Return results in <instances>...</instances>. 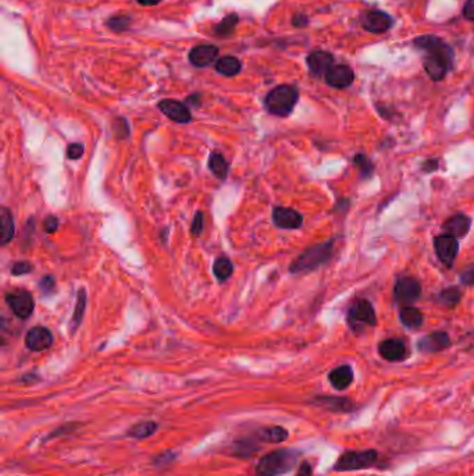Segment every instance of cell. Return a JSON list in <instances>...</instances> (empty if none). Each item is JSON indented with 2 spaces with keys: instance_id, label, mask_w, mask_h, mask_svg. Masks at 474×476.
<instances>
[{
  "instance_id": "obj_1",
  "label": "cell",
  "mask_w": 474,
  "mask_h": 476,
  "mask_svg": "<svg viewBox=\"0 0 474 476\" xmlns=\"http://www.w3.org/2000/svg\"><path fill=\"white\" fill-rule=\"evenodd\" d=\"M415 45L424 54L423 65L428 77L433 81H441L452 65L454 54L451 46L437 35L418 37Z\"/></svg>"
},
{
  "instance_id": "obj_2",
  "label": "cell",
  "mask_w": 474,
  "mask_h": 476,
  "mask_svg": "<svg viewBox=\"0 0 474 476\" xmlns=\"http://www.w3.org/2000/svg\"><path fill=\"white\" fill-rule=\"evenodd\" d=\"M297 463V453L288 449L274 450L260 458L256 472L260 476H280L290 472Z\"/></svg>"
},
{
  "instance_id": "obj_3",
  "label": "cell",
  "mask_w": 474,
  "mask_h": 476,
  "mask_svg": "<svg viewBox=\"0 0 474 476\" xmlns=\"http://www.w3.org/2000/svg\"><path fill=\"white\" fill-rule=\"evenodd\" d=\"M299 101V91L293 85H278L274 89H271L266 99L264 106L267 112L273 116L278 118H287L293 113L295 105Z\"/></svg>"
},
{
  "instance_id": "obj_4",
  "label": "cell",
  "mask_w": 474,
  "mask_h": 476,
  "mask_svg": "<svg viewBox=\"0 0 474 476\" xmlns=\"http://www.w3.org/2000/svg\"><path fill=\"white\" fill-rule=\"evenodd\" d=\"M333 252V241L323 242L313 245L303 251L297 259L293 262L290 266V270L293 273H300V272H310L323 263H326Z\"/></svg>"
},
{
  "instance_id": "obj_5",
  "label": "cell",
  "mask_w": 474,
  "mask_h": 476,
  "mask_svg": "<svg viewBox=\"0 0 474 476\" xmlns=\"http://www.w3.org/2000/svg\"><path fill=\"white\" fill-rule=\"evenodd\" d=\"M378 460L376 450H363V451H347L337 461L335 471H357L373 467Z\"/></svg>"
},
{
  "instance_id": "obj_6",
  "label": "cell",
  "mask_w": 474,
  "mask_h": 476,
  "mask_svg": "<svg viewBox=\"0 0 474 476\" xmlns=\"http://www.w3.org/2000/svg\"><path fill=\"white\" fill-rule=\"evenodd\" d=\"M4 299L11 309V312L18 318V319H28L35 308L34 298L27 290H11L7 292Z\"/></svg>"
},
{
  "instance_id": "obj_7",
  "label": "cell",
  "mask_w": 474,
  "mask_h": 476,
  "mask_svg": "<svg viewBox=\"0 0 474 476\" xmlns=\"http://www.w3.org/2000/svg\"><path fill=\"white\" fill-rule=\"evenodd\" d=\"M434 248L438 259L448 268H451L459 253V242L458 238L449 233L441 234L434 238Z\"/></svg>"
},
{
  "instance_id": "obj_8",
  "label": "cell",
  "mask_w": 474,
  "mask_h": 476,
  "mask_svg": "<svg viewBox=\"0 0 474 476\" xmlns=\"http://www.w3.org/2000/svg\"><path fill=\"white\" fill-rule=\"evenodd\" d=\"M361 27L373 34H384L394 25L390 14L380 10H369L361 14Z\"/></svg>"
},
{
  "instance_id": "obj_9",
  "label": "cell",
  "mask_w": 474,
  "mask_h": 476,
  "mask_svg": "<svg viewBox=\"0 0 474 476\" xmlns=\"http://www.w3.org/2000/svg\"><path fill=\"white\" fill-rule=\"evenodd\" d=\"M421 294V286L414 277H402L395 283L394 298L401 305H412Z\"/></svg>"
},
{
  "instance_id": "obj_10",
  "label": "cell",
  "mask_w": 474,
  "mask_h": 476,
  "mask_svg": "<svg viewBox=\"0 0 474 476\" xmlns=\"http://www.w3.org/2000/svg\"><path fill=\"white\" fill-rule=\"evenodd\" d=\"M350 322L352 327L356 329L357 326H376L377 325V318H376V311L373 305L367 299H360L352 305L348 313Z\"/></svg>"
},
{
  "instance_id": "obj_11",
  "label": "cell",
  "mask_w": 474,
  "mask_h": 476,
  "mask_svg": "<svg viewBox=\"0 0 474 476\" xmlns=\"http://www.w3.org/2000/svg\"><path fill=\"white\" fill-rule=\"evenodd\" d=\"M53 344L52 332L45 326L32 327L25 337V346L31 351H45Z\"/></svg>"
},
{
  "instance_id": "obj_12",
  "label": "cell",
  "mask_w": 474,
  "mask_h": 476,
  "mask_svg": "<svg viewBox=\"0 0 474 476\" xmlns=\"http://www.w3.org/2000/svg\"><path fill=\"white\" fill-rule=\"evenodd\" d=\"M326 77V82L333 88H347L354 82V70L347 64H334Z\"/></svg>"
},
{
  "instance_id": "obj_13",
  "label": "cell",
  "mask_w": 474,
  "mask_h": 476,
  "mask_svg": "<svg viewBox=\"0 0 474 476\" xmlns=\"http://www.w3.org/2000/svg\"><path fill=\"white\" fill-rule=\"evenodd\" d=\"M158 106L165 116H167L169 119L179 124H185L192 120L189 108L182 102H178L174 99H165V101H160Z\"/></svg>"
},
{
  "instance_id": "obj_14",
  "label": "cell",
  "mask_w": 474,
  "mask_h": 476,
  "mask_svg": "<svg viewBox=\"0 0 474 476\" xmlns=\"http://www.w3.org/2000/svg\"><path fill=\"white\" fill-rule=\"evenodd\" d=\"M273 222L280 229L295 230V229H299L302 226L303 218L299 212L294 211V209L277 206L273 211Z\"/></svg>"
},
{
  "instance_id": "obj_15",
  "label": "cell",
  "mask_w": 474,
  "mask_h": 476,
  "mask_svg": "<svg viewBox=\"0 0 474 476\" xmlns=\"http://www.w3.org/2000/svg\"><path fill=\"white\" fill-rule=\"evenodd\" d=\"M306 63L312 75L321 77L334 65V56L326 51H313L309 54Z\"/></svg>"
},
{
  "instance_id": "obj_16",
  "label": "cell",
  "mask_w": 474,
  "mask_h": 476,
  "mask_svg": "<svg viewBox=\"0 0 474 476\" xmlns=\"http://www.w3.org/2000/svg\"><path fill=\"white\" fill-rule=\"evenodd\" d=\"M451 346V339L445 332H434L424 336L418 343L417 349L421 353H438Z\"/></svg>"
},
{
  "instance_id": "obj_17",
  "label": "cell",
  "mask_w": 474,
  "mask_h": 476,
  "mask_svg": "<svg viewBox=\"0 0 474 476\" xmlns=\"http://www.w3.org/2000/svg\"><path fill=\"white\" fill-rule=\"evenodd\" d=\"M219 56V48L214 45H198L189 51L188 59L195 67H207Z\"/></svg>"
},
{
  "instance_id": "obj_18",
  "label": "cell",
  "mask_w": 474,
  "mask_h": 476,
  "mask_svg": "<svg viewBox=\"0 0 474 476\" xmlns=\"http://www.w3.org/2000/svg\"><path fill=\"white\" fill-rule=\"evenodd\" d=\"M378 353L380 356L391 361V362H398L406 358V347L404 344V342L398 340V339H388L380 343L378 346Z\"/></svg>"
},
{
  "instance_id": "obj_19",
  "label": "cell",
  "mask_w": 474,
  "mask_h": 476,
  "mask_svg": "<svg viewBox=\"0 0 474 476\" xmlns=\"http://www.w3.org/2000/svg\"><path fill=\"white\" fill-rule=\"evenodd\" d=\"M328 380L334 389L345 390L354 382V370L350 365H341L330 372Z\"/></svg>"
},
{
  "instance_id": "obj_20",
  "label": "cell",
  "mask_w": 474,
  "mask_h": 476,
  "mask_svg": "<svg viewBox=\"0 0 474 476\" xmlns=\"http://www.w3.org/2000/svg\"><path fill=\"white\" fill-rule=\"evenodd\" d=\"M470 225H472V220L466 215H455L444 223L442 229L447 233L452 234L454 237L462 238L469 233Z\"/></svg>"
},
{
  "instance_id": "obj_21",
  "label": "cell",
  "mask_w": 474,
  "mask_h": 476,
  "mask_svg": "<svg viewBox=\"0 0 474 476\" xmlns=\"http://www.w3.org/2000/svg\"><path fill=\"white\" fill-rule=\"evenodd\" d=\"M15 233V226H14V219L8 208L3 206L0 209V241L1 245L8 244Z\"/></svg>"
},
{
  "instance_id": "obj_22",
  "label": "cell",
  "mask_w": 474,
  "mask_h": 476,
  "mask_svg": "<svg viewBox=\"0 0 474 476\" xmlns=\"http://www.w3.org/2000/svg\"><path fill=\"white\" fill-rule=\"evenodd\" d=\"M316 404L330 411H335V413H350L355 408L352 401H350L348 399H338V397H317Z\"/></svg>"
},
{
  "instance_id": "obj_23",
  "label": "cell",
  "mask_w": 474,
  "mask_h": 476,
  "mask_svg": "<svg viewBox=\"0 0 474 476\" xmlns=\"http://www.w3.org/2000/svg\"><path fill=\"white\" fill-rule=\"evenodd\" d=\"M216 71L226 77H236L242 70V63L234 56H224L216 61Z\"/></svg>"
},
{
  "instance_id": "obj_24",
  "label": "cell",
  "mask_w": 474,
  "mask_h": 476,
  "mask_svg": "<svg viewBox=\"0 0 474 476\" xmlns=\"http://www.w3.org/2000/svg\"><path fill=\"white\" fill-rule=\"evenodd\" d=\"M399 320L408 329H418L424 323V316L417 308L405 306L399 313Z\"/></svg>"
},
{
  "instance_id": "obj_25",
  "label": "cell",
  "mask_w": 474,
  "mask_h": 476,
  "mask_svg": "<svg viewBox=\"0 0 474 476\" xmlns=\"http://www.w3.org/2000/svg\"><path fill=\"white\" fill-rule=\"evenodd\" d=\"M209 169L214 175L216 179L222 180V181L227 179L229 163H227L226 158L222 154L213 152L210 155V158H209Z\"/></svg>"
},
{
  "instance_id": "obj_26",
  "label": "cell",
  "mask_w": 474,
  "mask_h": 476,
  "mask_svg": "<svg viewBox=\"0 0 474 476\" xmlns=\"http://www.w3.org/2000/svg\"><path fill=\"white\" fill-rule=\"evenodd\" d=\"M238 21H239L238 14H236V13L229 14V15L224 17L217 25H214V34H216L217 37H222V38L231 37V35L236 32Z\"/></svg>"
},
{
  "instance_id": "obj_27",
  "label": "cell",
  "mask_w": 474,
  "mask_h": 476,
  "mask_svg": "<svg viewBox=\"0 0 474 476\" xmlns=\"http://www.w3.org/2000/svg\"><path fill=\"white\" fill-rule=\"evenodd\" d=\"M259 437L267 443H283L288 439V432L281 426L264 427L259 432Z\"/></svg>"
},
{
  "instance_id": "obj_28",
  "label": "cell",
  "mask_w": 474,
  "mask_h": 476,
  "mask_svg": "<svg viewBox=\"0 0 474 476\" xmlns=\"http://www.w3.org/2000/svg\"><path fill=\"white\" fill-rule=\"evenodd\" d=\"M233 272H234V266H233V263L230 262L229 258L223 256V258H217L214 261V263H213V273L217 277V280L226 282L227 279L231 277Z\"/></svg>"
},
{
  "instance_id": "obj_29",
  "label": "cell",
  "mask_w": 474,
  "mask_h": 476,
  "mask_svg": "<svg viewBox=\"0 0 474 476\" xmlns=\"http://www.w3.org/2000/svg\"><path fill=\"white\" fill-rule=\"evenodd\" d=\"M156 430H158V423L152 420H146V422H141L132 426L128 430V436L134 439H146V437H150Z\"/></svg>"
},
{
  "instance_id": "obj_30",
  "label": "cell",
  "mask_w": 474,
  "mask_h": 476,
  "mask_svg": "<svg viewBox=\"0 0 474 476\" xmlns=\"http://www.w3.org/2000/svg\"><path fill=\"white\" fill-rule=\"evenodd\" d=\"M85 305H87V294L85 290L81 289L78 296H77V303H75V309H74V315L70 323L71 327V333H75V330L79 327L82 316H84V311H85Z\"/></svg>"
},
{
  "instance_id": "obj_31",
  "label": "cell",
  "mask_w": 474,
  "mask_h": 476,
  "mask_svg": "<svg viewBox=\"0 0 474 476\" xmlns=\"http://www.w3.org/2000/svg\"><path fill=\"white\" fill-rule=\"evenodd\" d=\"M132 18L127 14H119V15H113L106 21V25L115 31V32H124L129 28Z\"/></svg>"
},
{
  "instance_id": "obj_32",
  "label": "cell",
  "mask_w": 474,
  "mask_h": 476,
  "mask_svg": "<svg viewBox=\"0 0 474 476\" xmlns=\"http://www.w3.org/2000/svg\"><path fill=\"white\" fill-rule=\"evenodd\" d=\"M354 163H355L356 168L359 169V172H360V175H361L363 179H369V177L373 176L374 165H373V162L366 155H363V154L356 155Z\"/></svg>"
},
{
  "instance_id": "obj_33",
  "label": "cell",
  "mask_w": 474,
  "mask_h": 476,
  "mask_svg": "<svg viewBox=\"0 0 474 476\" xmlns=\"http://www.w3.org/2000/svg\"><path fill=\"white\" fill-rule=\"evenodd\" d=\"M461 298H462V293L458 287H449L440 293V299L448 306L458 305L461 302Z\"/></svg>"
},
{
  "instance_id": "obj_34",
  "label": "cell",
  "mask_w": 474,
  "mask_h": 476,
  "mask_svg": "<svg viewBox=\"0 0 474 476\" xmlns=\"http://www.w3.org/2000/svg\"><path fill=\"white\" fill-rule=\"evenodd\" d=\"M32 270V265L27 261L23 262H15L11 268V275L14 276H21V275H28Z\"/></svg>"
},
{
  "instance_id": "obj_35",
  "label": "cell",
  "mask_w": 474,
  "mask_h": 476,
  "mask_svg": "<svg viewBox=\"0 0 474 476\" xmlns=\"http://www.w3.org/2000/svg\"><path fill=\"white\" fill-rule=\"evenodd\" d=\"M84 155V145L82 144H71L67 148V158L71 161L79 159Z\"/></svg>"
},
{
  "instance_id": "obj_36",
  "label": "cell",
  "mask_w": 474,
  "mask_h": 476,
  "mask_svg": "<svg viewBox=\"0 0 474 476\" xmlns=\"http://www.w3.org/2000/svg\"><path fill=\"white\" fill-rule=\"evenodd\" d=\"M44 229L49 234L58 232V229H59V219L56 216H48L45 219V222H44Z\"/></svg>"
},
{
  "instance_id": "obj_37",
  "label": "cell",
  "mask_w": 474,
  "mask_h": 476,
  "mask_svg": "<svg viewBox=\"0 0 474 476\" xmlns=\"http://www.w3.org/2000/svg\"><path fill=\"white\" fill-rule=\"evenodd\" d=\"M203 230V213L196 212L193 222H192V236H199Z\"/></svg>"
},
{
  "instance_id": "obj_38",
  "label": "cell",
  "mask_w": 474,
  "mask_h": 476,
  "mask_svg": "<svg viewBox=\"0 0 474 476\" xmlns=\"http://www.w3.org/2000/svg\"><path fill=\"white\" fill-rule=\"evenodd\" d=\"M461 283L465 286H473L474 284V263L469 268H466L461 275Z\"/></svg>"
},
{
  "instance_id": "obj_39",
  "label": "cell",
  "mask_w": 474,
  "mask_h": 476,
  "mask_svg": "<svg viewBox=\"0 0 474 476\" xmlns=\"http://www.w3.org/2000/svg\"><path fill=\"white\" fill-rule=\"evenodd\" d=\"M39 287H41V290H42L44 293H46V294L52 293V292L55 290V287H56L55 279H53L52 276H45V277L41 280Z\"/></svg>"
},
{
  "instance_id": "obj_40",
  "label": "cell",
  "mask_w": 474,
  "mask_h": 476,
  "mask_svg": "<svg viewBox=\"0 0 474 476\" xmlns=\"http://www.w3.org/2000/svg\"><path fill=\"white\" fill-rule=\"evenodd\" d=\"M463 15L468 20H474V0H466L463 7Z\"/></svg>"
},
{
  "instance_id": "obj_41",
  "label": "cell",
  "mask_w": 474,
  "mask_h": 476,
  "mask_svg": "<svg viewBox=\"0 0 474 476\" xmlns=\"http://www.w3.org/2000/svg\"><path fill=\"white\" fill-rule=\"evenodd\" d=\"M307 23H309V20H307V17L305 15V14H295L294 17H293V24L295 25V27H297V28H303V27H306L307 25Z\"/></svg>"
},
{
  "instance_id": "obj_42",
  "label": "cell",
  "mask_w": 474,
  "mask_h": 476,
  "mask_svg": "<svg viewBox=\"0 0 474 476\" xmlns=\"http://www.w3.org/2000/svg\"><path fill=\"white\" fill-rule=\"evenodd\" d=\"M297 476H312V467H310V464L303 463V464L299 467V471H297Z\"/></svg>"
},
{
  "instance_id": "obj_43",
  "label": "cell",
  "mask_w": 474,
  "mask_h": 476,
  "mask_svg": "<svg viewBox=\"0 0 474 476\" xmlns=\"http://www.w3.org/2000/svg\"><path fill=\"white\" fill-rule=\"evenodd\" d=\"M141 6H156V4H159L162 0H136Z\"/></svg>"
},
{
  "instance_id": "obj_44",
  "label": "cell",
  "mask_w": 474,
  "mask_h": 476,
  "mask_svg": "<svg viewBox=\"0 0 474 476\" xmlns=\"http://www.w3.org/2000/svg\"><path fill=\"white\" fill-rule=\"evenodd\" d=\"M437 168V161H428V162H425V165H424V170L427 172H431L433 169H435Z\"/></svg>"
}]
</instances>
